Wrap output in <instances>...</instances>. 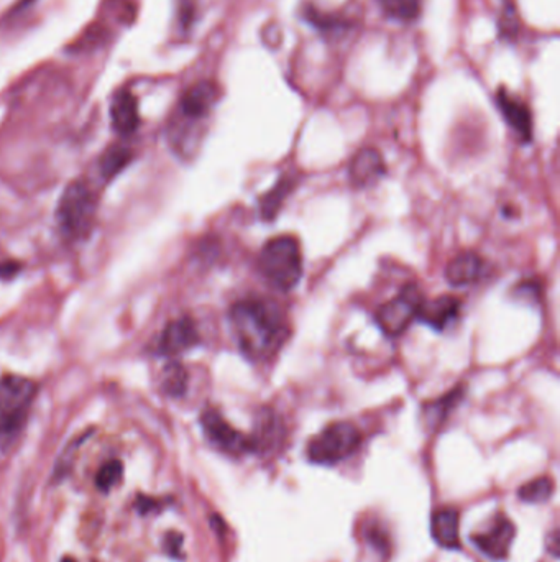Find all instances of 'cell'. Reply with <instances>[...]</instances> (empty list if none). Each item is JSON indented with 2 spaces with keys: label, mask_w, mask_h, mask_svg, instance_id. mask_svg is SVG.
<instances>
[{
  "label": "cell",
  "mask_w": 560,
  "mask_h": 562,
  "mask_svg": "<svg viewBox=\"0 0 560 562\" xmlns=\"http://www.w3.org/2000/svg\"><path fill=\"white\" fill-rule=\"evenodd\" d=\"M229 316L238 347L252 362L272 360L288 339L285 313L268 299H240L230 307Z\"/></svg>",
  "instance_id": "6da1fadb"
},
{
  "label": "cell",
  "mask_w": 560,
  "mask_h": 562,
  "mask_svg": "<svg viewBox=\"0 0 560 562\" xmlns=\"http://www.w3.org/2000/svg\"><path fill=\"white\" fill-rule=\"evenodd\" d=\"M258 270L275 290L291 291L303 278V252L293 236H278L265 244L258 256Z\"/></svg>",
  "instance_id": "7a4b0ae2"
},
{
  "label": "cell",
  "mask_w": 560,
  "mask_h": 562,
  "mask_svg": "<svg viewBox=\"0 0 560 562\" xmlns=\"http://www.w3.org/2000/svg\"><path fill=\"white\" fill-rule=\"evenodd\" d=\"M360 429L348 421H337L324 427L307 443L305 456L317 466H335L348 459L360 447Z\"/></svg>",
  "instance_id": "3957f363"
},
{
  "label": "cell",
  "mask_w": 560,
  "mask_h": 562,
  "mask_svg": "<svg viewBox=\"0 0 560 562\" xmlns=\"http://www.w3.org/2000/svg\"><path fill=\"white\" fill-rule=\"evenodd\" d=\"M58 222L65 234L69 237H83L94 224L95 201L93 191L85 181L76 179L66 186L58 205Z\"/></svg>",
  "instance_id": "277c9868"
},
{
  "label": "cell",
  "mask_w": 560,
  "mask_h": 562,
  "mask_svg": "<svg viewBox=\"0 0 560 562\" xmlns=\"http://www.w3.org/2000/svg\"><path fill=\"white\" fill-rule=\"evenodd\" d=\"M36 395V385L17 375L0 378V437H9L25 421Z\"/></svg>",
  "instance_id": "5b68a950"
},
{
  "label": "cell",
  "mask_w": 560,
  "mask_h": 562,
  "mask_svg": "<svg viewBox=\"0 0 560 562\" xmlns=\"http://www.w3.org/2000/svg\"><path fill=\"white\" fill-rule=\"evenodd\" d=\"M425 295L415 283L403 286L395 298L376 309L375 321L386 337H399L417 319Z\"/></svg>",
  "instance_id": "8992f818"
},
{
  "label": "cell",
  "mask_w": 560,
  "mask_h": 562,
  "mask_svg": "<svg viewBox=\"0 0 560 562\" xmlns=\"http://www.w3.org/2000/svg\"><path fill=\"white\" fill-rule=\"evenodd\" d=\"M201 425L205 437L222 452H227L230 456H244L248 452H254L252 437L240 433L238 429L229 425L217 409H204Z\"/></svg>",
  "instance_id": "52a82bcc"
},
{
  "label": "cell",
  "mask_w": 560,
  "mask_h": 562,
  "mask_svg": "<svg viewBox=\"0 0 560 562\" xmlns=\"http://www.w3.org/2000/svg\"><path fill=\"white\" fill-rule=\"evenodd\" d=\"M217 99H219V91L213 83L209 81L195 83L187 89L186 93L183 94L179 101V119L187 125H195L197 122H203L211 115Z\"/></svg>",
  "instance_id": "ba28073f"
},
{
  "label": "cell",
  "mask_w": 560,
  "mask_h": 562,
  "mask_svg": "<svg viewBox=\"0 0 560 562\" xmlns=\"http://www.w3.org/2000/svg\"><path fill=\"white\" fill-rule=\"evenodd\" d=\"M515 535H516L515 525L505 517H496L488 529L474 535L472 541L490 559L503 561L508 557Z\"/></svg>",
  "instance_id": "9c48e42d"
},
{
  "label": "cell",
  "mask_w": 560,
  "mask_h": 562,
  "mask_svg": "<svg viewBox=\"0 0 560 562\" xmlns=\"http://www.w3.org/2000/svg\"><path fill=\"white\" fill-rule=\"evenodd\" d=\"M460 311H462V301L452 295H444L437 298L425 299L419 307L416 321L433 327L437 333H442L458 321Z\"/></svg>",
  "instance_id": "30bf717a"
},
{
  "label": "cell",
  "mask_w": 560,
  "mask_h": 562,
  "mask_svg": "<svg viewBox=\"0 0 560 562\" xmlns=\"http://www.w3.org/2000/svg\"><path fill=\"white\" fill-rule=\"evenodd\" d=\"M385 175H386V165L382 154L375 148L358 150L348 165V179L352 186H374Z\"/></svg>",
  "instance_id": "8fae6325"
},
{
  "label": "cell",
  "mask_w": 560,
  "mask_h": 562,
  "mask_svg": "<svg viewBox=\"0 0 560 562\" xmlns=\"http://www.w3.org/2000/svg\"><path fill=\"white\" fill-rule=\"evenodd\" d=\"M496 104L501 115L506 120L509 127L513 128L523 142H531L533 138V115L523 101L511 95L508 91L501 89L496 94Z\"/></svg>",
  "instance_id": "7c38bea8"
},
{
  "label": "cell",
  "mask_w": 560,
  "mask_h": 562,
  "mask_svg": "<svg viewBox=\"0 0 560 562\" xmlns=\"http://www.w3.org/2000/svg\"><path fill=\"white\" fill-rule=\"evenodd\" d=\"M199 341L201 339L195 321L189 317H181L168 324V327L163 331L160 352L163 356H178L193 349Z\"/></svg>",
  "instance_id": "4fadbf2b"
},
{
  "label": "cell",
  "mask_w": 560,
  "mask_h": 562,
  "mask_svg": "<svg viewBox=\"0 0 560 562\" xmlns=\"http://www.w3.org/2000/svg\"><path fill=\"white\" fill-rule=\"evenodd\" d=\"M484 260L475 252H462L450 260L445 278L452 286H468L482 278Z\"/></svg>",
  "instance_id": "5bb4252c"
},
{
  "label": "cell",
  "mask_w": 560,
  "mask_h": 562,
  "mask_svg": "<svg viewBox=\"0 0 560 562\" xmlns=\"http://www.w3.org/2000/svg\"><path fill=\"white\" fill-rule=\"evenodd\" d=\"M112 127L120 135H130L135 132L140 122L138 104L132 94L127 91H120L111 104Z\"/></svg>",
  "instance_id": "9a60e30c"
},
{
  "label": "cell",
  "mask_w": 560,
  "mask_h": 562,
  "mask_svg": "<svg viewBox=\"0 0 560 562\" xmlns=\"http://www.w3.org/2000/svg\"><path fill=\"white\" fill-rule=\"evenodd\" d=\"M431 533L437 545L445 549L460 547V520L458 511L454 508H442L435 511L431 525Z\"/></svg>",
  "instance_id": "2e32d148"
},
{
  "label": "cell",
  "mask_w": 560,
  "mask_h": 562,
  "mask_svg": "<svg viewBox=\"0 0 560 562\" xmlns=\"http://www.w3.org/2000/svg\"><path fill=\"white\" fill-rule=\"evenodd\" d=\"M297 185L296 175H281L276 185L260 197V216L265 221H273L280 213L283 203L288 199L289 195L295 191Z\"/></svg>",
  "instance_id": "e0dca14e"
},
{
  "label": "cell",
  "mask_w": 560,
  "mask_h": 562,
  "mask_svg": "<svg viewBox=\"0 0 560 562\" xmlns=\"http://www.w3.org/2000/svg\"><path fill=\"white\" fill-rule=\"evenodd\" d=\"M464 395H465V386L457 385L441 398L425 403V416L427 419V425L431 427H439L444 425V421L450 416V413L457 408Z\"/></svg>",
  "instance_id": "ac0fdd59"
},
{
  "label": "cell",
  "mask_w": 560,
  "mask_h": 562,
  "mask_svg": "<svg viewBox=\"0 0 560 562\" xmlns=\"http://www.w3.org/2000/svg\"><path fill=\"white\" fill-rule=\"evenodd\" d=\"M278 429H280L278 419L275 417L273 411H270V409L260 411L254 435L250 436L252 443H254L255 454L272 449L273 444L278 437Z\"/></svg>",
  "instance_id": "d6986e66"
},
{
  "label": "cell",
  "mask_w": 560,
  "mask_h": 562,
  "mask_svg": "<svg viewBox=\"0 0 560 562\" xmlns=\"http://www.w3.org/2000/svg\"><path fill=\"white\" fill-rule=\"evenodd\" d=\"M382 9L395 20L411 22L421 12V0H378Z\"/></svg>",
  "instance_id": "ffe728a7"
},
{
  "label": "cell",
  "mask_w": 560,
  "mask_h": 562,
  "mask_svg": "<svg viewBox=\"0 0 560 562\" xmlns=\"http://www.w3.org/2000/svg\"><path fill=\"white\" fill-rule=\"evenodd\" d=\"M554 494V482L549 477H539L519 488V500L527 503L547 502Z\"/></svg>",
  "instance_id": "44dd1931"
},
{
  "label": "cell",
  "mask_w": 560,
  "mask_h": 562,
  "mask_svg": "<svg viewBox=\"0 0 560 562\" xmlns=\"http://www.w3.org/2000/svg\"><path fill=\"white\" fill-rule=\"evenodd\" d=\"M186 370L179 364H170L163 370V388L173 396H181L186 392Z\"/></svg>",
  "instance_id": "7402d4cb"
},
{
  "label": "cell",
  "mask_w": 560,
  "mask_h": 562,
  "mask_svg": "<svg viewBox=\"0 0 560 562\" xmlns=\"http://www.w3.org/2000/svg\"><path fill=\"white\" fill-rule=\"evenodd\" d=\"M130 160V154L122 146H114L102 156L101 170L105 178H112L119 173Z\"/></svg>",
  "instance_id": "603a6c76"
},
{
  "label": "cell",
  "mask_w": 560,
  "mask_h": 562,
  "mask_svg": "<svg viewBox=\"0 0 560 562\" xmlns=\"http://www.w3.org/2000/svg\"><path fill=\"white\" fill-rule=\"evenodd\" d=\"M120 477H122V464H120L119 460H111V462L104 464L101 470L97 472L95 484L104 492H109L112 487L119 484Z\"/></svg>",
  "instance_id": "cb8c5ba5"
},
{
  "label": "cell",
  "mask_w": 560,
  "mask_h": 562,
  "mask_svg": "<svg viewBox=\"0 0 560 562\" xmlns=\"http://www.w3.org/2000/svg\"><path fill=\"white\" fill-rule=\"evenodd\" d=\"M18 272V265L15 262H9V264L0 265V276L2 278H10Z\"/></svg>",
  "instance_id": "d4e9b609"
},
{
  "label": "cell",
  "mask_w": 560,
  "mask_h": 562,
  "mask_svg": "<svg viewBox=\"0 0 560 562\" xmlns=\"http://www.w3.org/2000/svg\"><path fill=\"white\" fill-rule=\"evenodd\" d=\"M63 562H75V561H73V559H65V561Z\"/></svg>",
  "instance_id": "484cf974"
}]
</instances>
